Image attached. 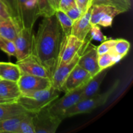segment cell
Returning a JSON list of instances; mask_svg holds the SVG:
<instances>
[{"instance_id":"obj_1","label":"cell","mask_w":133,"mask_h":133,"mask_svg":"<svg viewBox=\"0 0 133 133\" xmlns=\"http://www.w3.org/2000/svg\"><path fill=\"white\" fill-rule=\"evenodd\" d=\"M62 38V29L55 14L44 17L32 35L31 54L48 70L51 78L57 66Z\"/></svg>"},{"instance_id":"obj_2","label":"cell","mask_w":133,"mask_h":133,"mask_svg":"<svg viewBox=\"0 0 133 133\" xmlns=\"http://www.w3.org/2000/svg\"><path fill=\"white\" fill-rule=\"evenodd\" d=\"M60 92L53 87L48 89L21 94L17 102L27 112L35 114L58 98Z\"/></svg>"},{"instance_id":"obj_3","label":"cell","mask_w":133,"mask_h":133,"mask_svg":"<svg viewBox=\"0 0 133 133\" xmlns=\"http://www.w3.org/2000/svg\"><path fill=\"white\" fill-rule=\"evenodd\" d=\"M119 81H117L108 90L103 93H97L95 96L79 101L69 109L64 115V119L79 114L89 113L94 109L105 105L114 91L118 88Z\"/></svg>"},{"instance_id":"obj_4","label":"cell","mask_w":133,"mask_h":133,"mask_svg":"<svg viewBox=\"0 0 133 133\" xmlns=\"http://www.w3.org/2000/svg\"><path fill=\"white\" fill-rule=\"evenodd\" d=\"M39 17L37 0H16L14 22L19 29L33 30L34 25Z\"/></svg>"},{"instance_id":"obj_5","label":"cell","mask_w":133,"mask_h":133,"mask_svg":"<svg viewBox=\"0 0 133 133\" xmlns=\"http://www.w3.org/2000/svg\"><path fill=\"white\" fill-rule=\"evenodd\" d=\"M92 40L89 35L84 41L71 35L62 36L56 68L70 63Z\"/></svg>"},{"instance_id":"obj_6","label":"cell","mask_w":133,"mask_h":133,"mask_svg":"<svg viewBox=\"0 0 133 133\" xmlns=\"http://www.w3.org/2000/svg\"><path fill=\"white\" fill-rule=\"evenodd\" d=\"M83 87L66 92L63 97L55 100L48 107L49 111L52 114L63 120L64 115L66 112L81 100Z\"/></svg>"},{"instance_id":"obj_7","label":"cell","mask_w":133,"mask_h":133,"mask_svg":"<svg viewBox=\"0 0 133 133\" xmlns=\"http://www.w3.org/2000/svg\"><path fill=\"white\" fill-rule=\"evenodd\" d=\"M35 133H55L62 122V119L52 114L48 107L33 114Z\"/></svg>"},{"instance_id":"obj_8","label":"cell","mask_w":133,"mask_h":133,"mask_svg":"<svg viewBox=\"0 0 133 133\" xmlns=\"http://www.w3.org/2000/svg\"><path fill=\"white\" fill-rule=\"evenodd\" d=\"M122 12L114 6L105 5H93L91 6L90 22L92 25L110 27L114 18Z\"/></svg>"},{"instance_id":"obj_9","label":"cell","mask_w":133,"mask_h":133,"mask_svg":"<svg viewBox=\"0 0 133 133\" xmlns=\"http://www.w3.org/2000/svg\"><path fill=\"white\" fill-rule=\"evenodd\" d=\"M18 84L22 94L48 89L51 86L49 78L42 77L22 73Z\"/></svg>"},{"instance_id":"obj_10","label":"cell","mask_w":133,"mask_h":133,"mask_svg":"<svg viewBox=\"0 0 133 133\" xmlns=\"http://www.w3.org/2000/svg\"><path fill=\"white\" fill-rule=\"evenodd\" d=\"M98 56L97 46L90 42L81 51L77 64L94 77L101 71L98 65Z\"/></svg>"},{"instance_id":"obj_11","label":"cell","mask_w":133,"mask_h":133,"mask_svg":"<svg viewBox=\"0 0 133 133\" xmlns=\"http://www.w3.org/2000/svg\"><path fill=\"white\" fill-rule=\"evenodd\" d=\"M32 30L21 29L18 31L17 36L14 40L15 46V57L17 61L28 57L32 52Z\"/></svg>"},{"instance_id":"obj_12","label":"cell","mask_w":133,"mask_h":133,"mask_svg":"<svg viewBox=\"0 0 133 133\" xmlns=\"http://www.w3.org/2000/svg\"><path fill=\"white\" fill-rule=\"evenodd\" d=\"M92 77L90 74L87 70L77 64L71 70L66 78L62 87L61 92L66 93L84 87Z\"/></svg>"},{"instance_id":"obj_13","label":"cell","mask_w":133,"mask_h":133,"mask_svg":"<svg viewBox=\"0 0 133 133\" xmlns=\"http://www.w3.org/2000/svg\"><path fill=\"white\" fill-rule=\"evenodd\" d=\"M16 64L22 73L51 79V75L48 70L32 54L17 61Z\"/></svg>"},{"instance_id":"obj_14","label":"cell","mask_w":133,"mask_h":133,"mask_svg":"<svg viewBox=\"0 0 133 133\" xmlns=\"http://www.w3.org/2000/svg\"><path fill=\"white\" fill-rule=\"evenodd\" d=\"M81 53V52L79 53L77 55H76V57L70 63L56 68L55 70L54 71L51 78V86L53 88H55L59 92H61L62 87L63 86L64 83L66 81V78L68 77L71 70L77 65Z\"/></svg>"},{"instance_id":"obj_15","label":"cell","mask_w":133,"mask_h":133,"mask_svg":"<svg viewBox=\"0 0 133 133\" xmlns=\"http://www.w3.org/2000/svg\"><path fill=\"white\" fill-rule=\"evenodd\" d=\"M90 18L91 7L79 19L74 22L71 30V35L75 36L79 40L84 41L88 37L90 30L92 27Z\"/></svg>"},{"instance_id":"obj_16","label":"cell","mask_w":133,"mask_h":133,"mask_svg":"<svg viewBox=\"0 0 133 133\" xmlns=\"http://www.w3.org/2000/svg\"><path fill=\"white\" fill-rule=\"evenodd\" d=\"M108 70L109 68L101 70L98 74L92 77L90 80L84 86L81 100L92 97L99 93L101 84L107 74Z\"/></svg>"},{"instance_id":"obj_17","label":"cell","mask_w":133,"mask_h":133,"mask_svg":"<svg viewBox=\"0 0 133 133\" xmlns=\"http://www.w3.org/2000/svg\"><path fill=\"white\" fill-rule=\"evenodd\" d=\"M17 82L2 79L0 81V97L9 99L17 100L21 96Z\"/></svg>"},{"instance_id":"obj_18","label":"cell","mask_w":133,"mask_h":133,"mask_svg":"<svg viewBox=\"0 0 133 133\" xmlns=\"http://www.w3.org/2000/svg\"><path fill=\"white\" fill-rule=\"evenodd\" d=\"M22 74L16 63L0 62V77L2 79L18 82Z\"/></svg>"},{"instance_id":"obj_19","label":"cell","mask_w":133,"mask_h":133,"mask_svg":"<svg viewBox=\"0 0 133 133\" xmlns=\"http://www.w3.org/2000/svg\"><path fill=\"white\" fill-rule=\"evenodd\" d=\"M19 29L12 18H0V36L14 42Z\"/></svg>"},{"instance_id":"obj_20","label":"cell","mask_w":133,"mask_h":133,"mask_svg":"<svg viewBox=\"0 0 133 133\" xmlns=\"http://www.w3.org/2000/svg\"><path fill=\"white\" fill-rule=\"evenodd\" d=\"M27 112L0 120V133H17L21 121L27 114Z\"/></svg>"},{"instance_id":"obj_21","label":"cell","mask_w":133,"mask_h":133,"mask_svg":"<svg viewBox=\"0 0 133 133\" xmlns=\"http://www.w3.org/2000/svg\"><path fill=\"white\" fill-rule=\"evenodd\" d=\"M25 110L17 101L0 103V120L25 112Z\"/></svg>"},{"instance_id":"obj_22","label":"cell","mask_w":133,"mask_h":133,"mask_svg":"<svg viewBox=\"0 0 133 133\" xmlns=\"http://www.w3.org/2000/svg\"><path fill=\"white\" fill-rule=\"evenodd\" d=\"M55 15L62 29V36L71 35L74 21L67 15L65 12L60 9L56 10Z\"/></svg>"},{"instance_id":"obj_23","label":"cell","mask_w":133,"mask_h":133,"mask_svg":"<svg viewBox=\"0 0 133 133\" xmlns=\"http://www.w3.org/2000/svg\"><path fill=\"white\" fill-rule=\"evenodd\" d=\"M93 5H105L114 6L122 13L126 12L131 9V0H92Z\"/></svg>"},{"instance_id":"obj_24","label":"cell","mask_w":133,"mask_h":133,"mask_svg":"<svg viewBox=\"0 0 133 133\" xmlns=\"http://www.w3.org/2000/svg\"><path fill=\"white\" fill-rule=\"evenodd\" d=\"M122 58L112 51H110L107 53H103L98 56V65L100 70H105L109 68L118 63Z\"/></svg>"},{"instance_id":"obj_25","label":"cell","mask_w":133,"mask_h":133,"mask_svg":"<svg viewBox=\"0 0 133 133\" xmlns=\"http://www.w3.org/2000/svg\"><path fill=\"white\" fill-rule=\"evenodd\" d=\"M131 48V44L129 41L125 39H116L115 44L111 51H112L114 54L118 55L121 58H123L125 57Z\"/></svg>"},{"instance_id":"obj_26","label":"cell","mask_w":133,"mask_h":133,"mask_svg":"<svg viewBox=\"0 0 133 133\" xmlns=\"http://www.w3.org/2000/svg\"><path fill=\"white\" fill-rule=\"evenodd\" d=\"M33 114L28 112L20 122L17 133H35L34 127Z\"/></svg>"},{"instance_id":"obj_27","label":"cell","mask_w":133,"mask_h":133,"mask_svg":"<svg viewBox=\"0 0 133 133\" xmlns=\"http://www.w3.org/2000/svg\"><path fill=\"white\" fill-rule=\"evenodd\" d=\"M37 1L40 17H49L55 14V10L51 5L49 0H37Z\"/></svg>"},{"instance_id":"obj_28","label":"cell","mask_w":133,"mask_h":133,"mask_svg":"<svg viewBox=\"0 0 133 133\" xmlns=\"http://www.w3.org/2000/svg\"><path fill=\"white\" fill-rule=\"evenodd\" d=\"M0 50L5 52L9 56L15 57L16 50L14 42L0 36Z\"/></svg>"},{"instance_id":"obj_29","label":"cell","mask_w":133,"mask_h":133,"mask_svg":"<svg viewBox=\"0 0 133 133\" xmlns=\"http://www.w3.org/2000/svg\"><path fill=\"white\" fill-rule=\"evenodd\" d=\"M88 35L92 40L100 42H102L107 39V38L103 35L102 31H101L100 27L97 25H92Z\"/></svg>"},{"instance_id":"obj_30","label":"cell","mask_w":133,"mask_h":133,"mask_svg":"<svg viewBox=\"0 0 133 133\" xmlns=\"http://www.w3.org/2000/svg\"><path fill=\"white\" fill-rule=\"evenodd\" d=\"M116 40V39H107L105 41L102 42L99 46H97V51L99 55L111 51L115 44Z\"/></svg>"},{"instance_id":"obj_31","label":"cell","mask_w":133,"mask_h":133,"mask_svg":"<svg viewBox=\"0 0 133 133\" xmlns=\"http://www.w3.org/2000/svg\"><path fill=\"white\" fill-rule=\"evenodd\" d=\"M66 13L67 14V15L74 21V22H75V20L79 19V18L84 14V13H83V12L79 9V7L77 6V5L74 6L73 7L70 8L69 10H68L66 12Z\"/></svg>"},{"instance_id":"obj_32","label":"cell","mask_w":133,"mask_h":133,"mask_svg":"<svg viewBox=\"0 0 133 133\" xmlns=\"http://www.w3.org/2000/svg\"><path fill=\"white\" fill-rule=\"evenodd\" d=\"M75 2L83 13L86 12L92 5V0H75Z\"/></svg>"},{"instance_id":"obj_33","label":"cell","mask_w":133,"mask_h":133,"mask_svg":"<svg viewBox=\"0 0 133 133\" xmlns=\"http://www.w3.org/2000/svg\"><path fill=\"white\" fill-rule=\"evenodd\" d=\"M7 7L10 16L12 19H15L16 16V0H1Z\"/></svg>"},{"instance_id":"obj_34","label":"cell","mask_w":133,"mask_h":133,"mask_svg":"<svg viewBox=\"0 0 133 133\" xmlns=\"http://www.w3.org/2000/svg\"><path fill=\"white\" fill-rule=\"evenodd\" d=\"M76 5L75 0H61L58 9L66 12L70 8Z\"/></svg>"},{"instance_id":"obj_35","label":"cell","mask_w":133,"mask_h":133,"mask_svg":"<svg viewBox=\"0 0 133 133\" xmlns=\"http://www.w3.org/2000/svg\"><path fill=\"white\" fill-rule=\"evenodd\" d=\"M10 17L11 16L6 6L1 0H0V18H8Z\"/></svg>"},{"instance_id":"obj_36","label":"cell","mask_w":133,"mask_h":133,"mask_svg":"<svg viewBox=\"0 0 133 133\" xmlns=\"http://www.w3.org/2000/svg\"><path fill=\"white\" fill-rule=\"evenodd\" d=\"M51 3V5L53 6V8L54 9V10H58V8H59V4L61 2V0H49Z\"/></svg>"},{"instance_id":"obj_37","label":"cell","mask_w":133,"mask_h":133,"mask_svg":"<svg viewBox=\"0 0 133 133\" xmlns=\"http://www.w3.org/2000/svg\"><path fill=\"white\" fill-rule=\"evenodd\" d=\"M14 101H17V100L14 99H5L3 97H0V103H9V102H14Z\"/></svg>"},{"instance_id":"obj_38","label":"cell","mask_w":133,"mask_h":133,"mask_svg":"<svg viewBox=\"0 0 133 133\" xmlns=\"http://www.w3.org/2000/svg\"><path fill=\"white\" fill-rule=\"evenodd\" d=\"M1 80H2V78H1V77H0V81H1Z\"/></svg>"}]
</instances>
